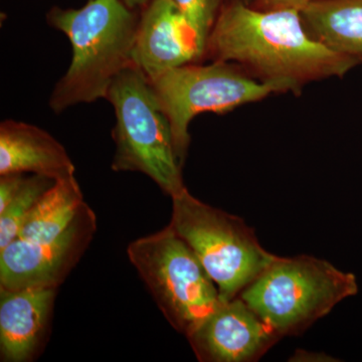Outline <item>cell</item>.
Segmentation results:
<instances>
[{"instance_id": "cell-7", "label": "cell", "mask_w": 362, "mask_h": 362, "mask_svg": "<svg viewBox=\"0 0 362 362\" xmlns=\"http://www.w3.org/2000/svg\"><path fill=\"white\" fill-rule=\"evenodd\" d=\"M150 84L170 123L181 165L190 144L188 128L195 116L204 112L226 113L273 93L296 90L288 83L247 77L230 62L223 61L206 66H177L150 81Z\"/></svg>"}, {"instance_id": "cell-3", "label": "cell", "mask_w": 362, "mask_h": 362, "mask_svg": "<svg viewBox=\"0 0 362 362\" xmlns=\"http://www.w3.org/2000/svg\"><path fill=\"white\" fill-rule=\"evenodd\" d=\"M357 293L354 274L301 255L277 257L240 297L282 338L303 332Z\"/></svg>"}, {"instance_id": "cell-12", "label": "cell", "mask_w": 362, "mask_h": 362, "mask_svg": "<svg viewBox=\"0 0 362 362\" xmlns=\"http://www.w3.org/2000/svg\"><path fill=\"white\" fill-rule=\"evenodd\" d=\"M75 171L65 147L47 131L14 120L0 124V175L30 173L59 180Z\"/></svg>"}, {"instance_id": "cell-5", "label": "cell", "mask_w": 362, "mask_h": 362, "mask_svg": "<svg viewBox=\"0 0 362 362\" xmlns=\"http://www.w3.org/2000/svg\"><path fill=\"white\" fill-rule=\"evenodd\" d=\"M171 199L168 226L194 251L221 299L240 296L277 259L239 216L204 204L187 188Z\"/></svg>"}, {"instance_id": "cell-11", "label": "cell", "mask_w": 362, "mask_h": 362, "mask_svg": "<svg viewBox=\"0 0 362 362\" xmlns=\"http://www.w3.org/2000/svg\"><path fill=\"white\" fill-rule=\"evenodd\" d=\"M57 288H0V357L4 362L32 361L49 327Z\"/></svg>"}, {"instance_id": "cell-14", "label": "cell", "mask_w": 362, "mask_h": 362, "mask_svg": "<svg viewBox=\"0 0 362 362\" xmlns=\"http://www.w3.org/2000/svg\"><path fill=\"white\" fill-rule=\"evenodd\" d=\"M85 202L76 176L57 180L33 209L18 239L30 242L54 239L68 228Z\"/></svg>"}, {"instance_id": "cell-6", "label": "cell", "mask_w": 362, "mask_h": 362, "mask_svg": "<svg viewBox=\"0 0 362 362\" xmlns=\"http://www.w3.org/2000/svg\"><path fill=\"white\" fill-rule=\"evenodd\" d=\"M127 256L166 320L185 337L220 303L216 283L170 226L133 240Z\"/></svg>"}, {"instance_id": "cell-15", "label": "cell", "mask_w": 362, "mask_h": 362, "mask_svg": "<svg viewBox=\"0 0 362 362\" xmlns=\"http://www.w3.org/2000/svg\"><path fill=\"white\" fill-rule=\"evenodd\" d=\"M56 181L45 175H25L18 192L0 211V251L18 239L33 209Z\"/></svg>"}, {"instance_id": "cell-19", "label": "cell", "mask_w": 362, "mask_h": 362, "mask_svg": "<svg viewBox=\"0 0 362 362\" xmlns=\"http://www.w3.org/2000/svg\"><path fill=\"white\" fill-rule=\"evenodd\" d=\"M122 1L130 9L135 11V9L143 8V7L146 6L151 0H122Z\"/></svg>"}, {"instance_id": "cell-8", "label": "cell", "mask_w": 362, "mask_h": 362, "mask_svg": "<svg viewBox=\"0 0 362 362\" xmlns=\"http://www.w3.org/2000/svg\"><path fill=\"white\" fill-rule=\"evenodd\" d=\"M97 230V218L83 204L68 228L45 242L16 239L0 251V288H57L84 256Z\"/></svg>"}, {"instance_id": "cell-9", "label": "cell", "mask_w": 362, "mask_h": 362, "mask_svg": "<svg viewBox=\"0 0 362 362\" xmlns=\"http://www.w3.org/2000/svg\"><path fill=\"white\" fill-rule=\"evenodd\" d=\"M187 337L202 362L257 361L281 339L240 296L221 299Z\"/></svg>"}, {"instance_id": "cell-17", "label": "cell", "mask_w": 362, "mask_h": 362, "mask_svg": "<svg viewBox=\"0 0 362 362\" xmlns=\"http://www.w3.org/2000/svg\"><path fill=\"white\" fill-rule=\"evenodd\" d=\"M312 0H261V4L267 9L270 8H296L301 11Z\"/></svg>"}, {"instance_id": "cell-10", "label": "cell", "mask_w": 362, "mask_h": 362, "mask_svg": "<svg viewBox=\"0 0 362 362\" xmlns=\"http://www.w3.org/2000/svg\"><path fill=\"white\" fill-rule=\"evenodd\" d=\"M201 58L194 35L173 0H151L143 7L132 62L149 81Z\"/></svg>"}, {"instance_id": "cell-13", "label": "cell", "mask_w": 362, "mask_h": 362, "mask_svg": "<svg viewBox=\"0 0 362 362\" xmlns=\"http://www.w3.org/2000/svg\"><path fill=\"white\" fill-rule=\"evenodd\" d=\"M309 35L332 51L362 59V0H312L301 9Z\"/></svg>"}, {"instance_id": "cell-16", "label": "cell", "mask_w": 362, "mask_h": 362, "mask_svg": "<svg viewBox=\"0 0 362 362\" xmlns=\"http://www.w3.org/2000/svg\"><path fill=\"white\" fill-rule=\"evenodd\" d=\"M194 35L199 54H206L207 40L221 11V0H173Z\"/></svg>"}, {"instance_id": "cell-2", "label": "cell", "mask_w": 362, "mask_h": 362, "mask_svg": "<svg viewBox=\"0 0 362 362\" xmlns=\"http://www.w3.org/2000/svg\"><path fill=\"white\" fill-rule=\"evenodd\" d=\"M47 18L73 49L71 65L52 90V110L106 99L114 78L133 64L137 14L122 0H89L82 8L52 7Z\"/></svg>"}, {"instance_id": "cell-4", "label": "cell", "mask_w": 362, "mask_h": 362, "mask_svg": "<svg viewBox=\"0 0 362 362\" xmlns=\"http://www.w3.org/2000/svg\"><path fill=\"white\" fill-rule=\"evenodd\" d=\"M106 99L116 117L112 169L141 173L169 197L180 194L187 188L182 165L176 156L170 123L148 78L131 64L114 78Z\"/></svg>"}, {"instance_id": "cell-18", "label": "cell", "mask_w": 362, "mask_h": 362, "mask_svg": "<svg viewBox=\"0 0 362 362\" xmlns=\"http://www.w3.org/2000/svg\"><path fill=\"white\" fill-rule=\"evenodd\" d=\"M292 361H334V359H328V357L323 354H314V352L302 351L298 350L296 354L292 357Z\"/></svg>"}, {"instance_id": "cell-1", "label": "cell", "mask_w": 362, "mask_h": 362, "mask_svg": "<svg viewBox=\"0 0 362 362\" xmlns=\"http://www.w3.org/2000/svg\"><path fill=\"white\" fill-rule=\"evenodd\" d=\"M216 61L250 66L264 81L302 83L342 76L357 59L328 49L309 35L296 8L257 11L240 1L221 8L206 52Z\"/></svg>"}]
</instances>
